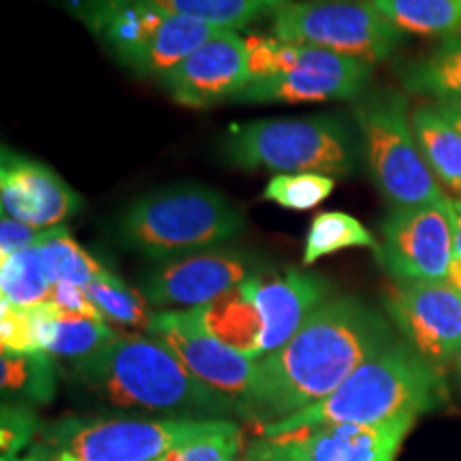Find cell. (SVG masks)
Segmentation results:
<instances>
[{"label": "cell", "mask_w": 461, "mask_h": 461, "mask_svg": "<svg viewBox=\"0 0 461 461\" xmlns=\"http://www.w3.org/2000/svg\"><path fill=\"white\" fill-rule=\"evenodd\" d=\"M395 338L393 322L376 308L353 295L331 297L282 348L257 361L241 419L261 429L302 412Z\"/></svg>", "instance_id": "1"}, {"label": "cell", "mask_w": 461, "mask_h": 461, "mask_svg": "<svg viewBox=\"0 0 461 461\" xmlns=\"http://www.w3.org/2000/svg\"><path fill=\"white\" fill-rule=\"evenodd\" d=\"M79 389L118 411L154 417L241 419L240 403L218 393L184 366L157 336H115L84 359L71 361Z\"/></svg>", "instance_id": "2"}, {"label": "cell", "mask_w": 461, "mask_h": 461, "mask_svg": "<svg viewBox=\"0 0 461 461\" xmlns=\"http://www.w3.org/2000/svg\"><path fill=\"white\" fill-rule=\"evenodd\" d=\"M445 400L447 374L395 338L325 400L257 431L258 436H282L319 425H376L402 414L420 417L440 408Z\"/></svg>", "instance_id": "3"}, {"label": "cell", "mask_w": 461, "mask_h": 461, "mask_svg": "<svg viewBox=\"0 0 461 461\" xmlns=\"http://www.w3.org/2000/svg\"><path fill=\"white\" fill-rule=\"evenodd\" d=\"M241 229V212L216 188L173 184L132 201L118 218L115 238L158 263L227 244Z\"/></svg>", "instance_id": "4"}, {"label": "cell", "mask_w": 461, "mask_h": 461, "mask_svg": "<svg viewBox=\"0 0 461 461\" xmlns=\"http://www.w3.org/2000/svg\"><path fill=\"white\" fill-rule=\"evenodd\" d=\"M221 152L235 169L353 176L361 137L336 113L250 120L229 126Z\"/></svg>", "instance_id": "5"}, {"label": "cell", "mask_w": 461, "mask_h": 461, "mask_svg": "<svg viewBox=\"0 0 461 461\" xmlns=\"http://www.w3.org/2000/svg\"><path fill=\"white\" fill-rule=\"evenodd\" d=\"M68 11L140 77L158 79L221 32L143 0H68Z\"/></svg>", "instance_id": "6"}, {"label": "cell", "mask_w": 461, "mask_h": 461, "mask_svg": "<svg viewBox=\"0 0 461 461\" xmlns=\"http://www.w3.org/2000/svg\"><path fill=\"white\" fill-rule=\"evenodd\" d=\"M250 82L235 103L357 101L372 77L370 62L312 45L248 37Z\"/></svg>", "instance_id": "7"}, {"label": "cell", "mask_w": 461, "mask_h": 461, "mask_svg": "<svg viewBox=\"0 0 461 461\" xmlns=\"http://www.w3.org/2000/svg\"><path fill=\"white\" fill-rule=\"evenodd\" d=\"M353 120L374 186L391 205H425L447 199L414 140L403 92L366 90L353 101Z\"/></svg>", "instance_id": "8"}, {"label": "cell", "mask_w": 461, "mask_h": 461, "mask_svg": "<svg viewBox=\"0 0 461 461\" xmlns=\"http://www.w3.org/2000/svg\"><path fill=\"white\" fill-rule=\"evenodd\" d=\"M229 419L95 414L43 423L37 442L79 461H158L176 448L214 434Z\"/></svg>", "instance_id": "9"}, {"label": "cell", "mask_w": 461, "mask_h": 461, "mask_svg": "<svg viewBox=\"0 0 461 461\" xmlns=\"http://www.w3.org/2000/svg\"><path fill=\"white\" fill-rule=\"evenodd\" d=\"M274 39L312 45L363 62L387 60L403 32L367 0H291L272 17Z\"/></svg>", "instance_id": "10"}, {"label": "cell", "mask_w": 461, "mask_h": 461, "mask_svg": "<svg viewBox=\"0 0 461 461\" xmlns=\"http://www.w3.org/2000/svg\"><path fill=\"white\" fill-rule=\"evenodd\" d=\"M402 414L376 425H319L282 436H257L244 461H397V453L417 423Z\"/></svg>", "instance_id": "11"}, {"label": "cell", "mask_w": 461, "mask_h": 461, "mask_svg": "<svg viewBox=\"0 0 461 461\" xmlns=\"http://www.w3.org/2000/svg\"><path fill=\"white\" fill-rule=\"evenodd\" d=\"M384 308L400 338L438 372L461 357V293L447 280H395Z\"/></svg>", "instance_id": "12"}, {"label": "cell", "mask_w": 461, "mask_h": 461, "mask_svg": "<svg viewBox=\"0 0 461 461\" xmlns=\"http://www.w3.org/2000/svg\"><path fill=\"white\" fill-rule=\"evenodd\" d=\"M263 272V263L250 252L210 248L149 265L140 276V293L149 305L193 310L216 302Z\"/></svg>", "instance_id": "13"}, {"label": "cell", "mask_w": 461, "mask_h": 461, "mask_svg": "<svg viewBox=\"0 0 461 461\" xmlns=\"http://www.w3.org/2000/svg\"><path fill=\"white\" fill-rule=\"evenodd\" d=\"M378 258L395 280H447L453 261L451 199L393 205L380 222Z\"/></svg>", "instance_id": "14"}, {"label": "cell", "mask_w": 461, "mask_h": 461, "mask_svg": "<svg viewBox=\"0 0 461 461\" xmlns=\"http://www.w3.org/2000/svg\"><path fill=\"white\" fill-rule=\"evenodd\" d=\"M148 333L169 344L184 366L207 387L238 403L244 400L255 378L257 361L212 336L194 308L154 312Z\"/></svg>", "instance_id": "15"}, {"label": "cell", "mask_w": 461, "mask_h": 461, "mask_svg": "<svg viewBox=\"0 0 461 461\" xmlns=\"http://www.w3.org/2000/svg\"><path fill=\"white\" fill-rule=\"evenodd\" d=\"M158 82L184 107L207 109L233 101L250 82L246 39L233 31H221L180 65L160 75Z\"/></svg>", "instance_id": "16"}, {"label": "cell", "mask_w": 461, "mask_h": 461, "mask_svg": "<svg viewBox=\"0 0 461 461\" xmlns=\"http://www.w3.org/2000/svg\"><path fill=\"white\" fill-rule=\"evenodd\" d=\"M246 286L263 321L261 359L282 348L333 297V286L325 276L303 269H286L282 274L265 269L246 280Z\"/></svg>", "instance_id": "17"}, {"label": "cell", "mask_w": 461, "mask_h": 461, "mask_svg": "<svg viewBox=\"0 0 461 461\" xmlns=\"http://www.w3.org/2000/svg\"><path fill=\"white\" fill-rule=\"evenodd\" d=\"M0 203L3 214L39 230L60 227L82 210V197L51 167L9 148L3 149L0 163Z\"/></svg>", "instance_id": "18"}, {"label": "cell", "mask_w": 461, "mask_h": 461, "mask_svg": "<svg viewBox=\"0 0 461 461\" xmlns=\"http://www.w3.org/2000/svg\"><path fill=\"white\" fill-rule=\"evenodd\" d=\"M414 140L438 184L461 197V131L436 103H420L411 112Z\"/></svg>", "instance_id": "19"}, {"label": "cell", "mask_w": 461, "mask_h": 461, "mask_svg": "<svg viewBox=\"0 0 461 461\" xmlns=\"http://www.w3.org/2000/svg\"><path fill=\"white\" fill-rule=\"evenodd\" d=\"M194 312L212 336L250 359H261L263 321L246 282L216 302L194 308Z\"/></svg>", "instance_id": "20"}, {"label": "cell", "mask_w": 461, "mask_h": 461, "mask_svg": "<svg viewBox=\"0 0 461 461\" xmlns=\"http://www.w3.org/2000/svg\"><path fill=\"white\" fill-rule=\"evenodd\" d=\"M403 88L434 103L461 105V37L442 39L400 71Z\"/></svg>", "instance_id": "21"}, {"label": "cell", "mask_w": 461, "mask_h": 461, "mask_svg": "<svg viewBox=\"0 0 461 461\" xmlns=\"http://www.w3.org/2000/svg\"><path fill=\"white\" fill-rule=\"evenodd\" d=\"M118 336L105 321L60 312L50 303L41 305V350L62 359H84Z\"/></svg>", "instance_id": "22"}, {"label": "cell", "mask_w": 461, "mask_h": 461, "mask_svg": "<svg viewBox=\"0 0 461 461\" xmlns=\"http://www.w3.org/2000/svg\"><path fill=\"white\" fill-rule=\"evenodd\" d=\"M397 31L420 37H461V0H367Z\"/></svg>", "instance_id": "23"}, {"label": "cell", "mask_w": 461, "mask_h": 461, "mask_svg": "<svg viewBox=\"0 0 461 461\" xmlns=\"http://www.w3.org/2000/svg\"><path fill=\"white\" fill-rule=\"evenodd\" d=\"M167 14L190 17L221 31H240L276 15L291 0H143Z\"/></svg>", "instance_id": "24"}, {"label": "cell", "mask_w": 461, "mask_h": 461, "mask_svg": "<svg viewBox=\"0 0 461 461\" xmlns=\"http://www.w3.org/2000/svg\"><path fill=\"white\" fill-rule=\"evenodd\" d=\"M0 384L9 403H48L56 393V367L48 353H9L0 359Z\"/></svg>", "instance_id": "25"}, {"label": "cell", "mask_w": 461, "mask_h": 461, "mask_svg": "<svg viewBox=\"0 0 461 461\" xmlns=\"http://www.w3.org/2000/svg\"><path fill=\"white\" fill-rule=\"evenodd\" d=\"M51 280L45 267L41 246L26 248L0 258V295L20 308H37L50 302Z\"/></svg>", "instance_id": "26"}, {"label": "cell", "mask_w": 461, "mask_h": 461, "mask_svg": "<svg viewBox=\"0 0 461 461\" xmlns=\"http://www.w3.org/2000/svg\"><path fill=\"white\" fill-rule=\"evenodd\" d=\"M346 248H372L376 255L380 250L374 235L355 216L346 212H321L308 229L303 267H310L322 257L336 255Z\"/></svg>", "instance_id": "27"}, {"label": "cell", "mask_w": 461, "mask_h": 461, "mask_svg": "<svg viewBox=\"0 0 461 461\" xmlns=\"http://www.w3.org/2000/svg\"><path fill=\"white\" fill-rule=\"evenodd\" d=\"M39 246H41L51 285L71 282V285L86 288L96 276L105 272V267L95 257L88 255L62 224L60 227L45 229Z\"/></svg>", "instance_id": "28"}, {"label": "cell", "mask_w": 461, "mask_h": 461, "mask_svg": "<svg viewBox=\"0 0 461 461\" xmlns=\"http://www.w3.org/2000/svg\"><path fill=\"white\" fill-rule=\"evenodd\" d=\"M86 295L99 310L103 321H112L115 325L135 327V330H149L154 312L148 310V302L143 295L129 285H124L118 276L103 272L86 286Z\"/></svg>", "instance_id": "29"}, {"label": "cell", "mask_w": 461, "mask_h": 461, "mask_svg": "<svg viewBox=\"0 0 461 461\" xmlns=\"http://www.w3.org/2000/svg\"><path fill=\"white\" fill-rule=\"evenodd\" d=\"M336 188L331 176L322 173H278L263 190V199L286 210H312Z\"/></svg>", "instance_id": "30"}, {"label": "cell", "mask_w": 461, "mask_h": 461, "mask_svg": "<svg viewBox=\"0 0 461 461\" xmlns=\"http://www.w3.org/2000/svg\"><path fill=\"white\" fill-rule=\"evenodd\" d=\"M244 431L229 419L214 434L188 442L158 461H244Z\"/></svg>", "instance_id": "31"}, {"label": "cell", "mask_w": 461, "mask_h": 461, "mask_svg": "<svg viewBox=\"0 0 461 461\" xmlns=\"http://www.w3.org/2000/svg\"><path fill=\"white\" fill-rule=\"evenodd\" d=\"M0 342L9 353H43L41 350V305L20 308L0 302Z\"/></svg>", "instance_id": "32"}, {"label": "cell", "mask_w": 461, "mask_h": 461, "mask_svg": "<svg viewBox=\"0 0 461 461\" xmlns=\"http://www.w3.org/2000/svg\"><path fill=\"white\" fill-rule=\"evenodd\" d=\"M41 420L32 406L26 403H3V414H0V448H3V459L17 457L28 445L37 442Z\"/></svg>", "instance_id": "33"}, {"label": "cell", "mask_w": 461, "mask_h": 461, "mask_svg": "<svg viewBox=\"0 0 461 461\" xmlns=\"http://www.w3.org/2000/svg\"><path fill=\"white\" fill-rule=\"evenodd\" d=\"M48 303L51 308L60 310V312L79 314V316H86V319L103 321L99 310L92 305L88 295H86V288L71 285V282H56V285L51 286Z\"/></svg>", "instance_id": "34"}, {"label": "cell", "mask_w": 461, "mask_h": 461, "mask_svg": "<svg viewBox=\"0 0 461 461\" xmlns=\"http://www.w3.org/2000/svg\"><path fill=\"white\" fill-rule=\"evenodd\" d=\"M41 235L43 230L17 221L14 216L3 214V218H0V258L37 246L41 241Z\"/></svg>", "instance_id": "35"}, {"label": "cell", "mask_w": 461, "mask_h": 461, "mask_svg": "<svg viewBox=\"0 0 461 461\" xmlns=\"http://www.w3.org/2000/svg\"><path fill=\"white\" fill-rule=\"evenodd\" d=\"M453 218V261L448 267L447 282L461 293V199H451Z\"/></svg>", "instance_id": "36"}, {"label": "cell", "mask_w": 461, "mask_h": 461, "mask_svg": "<svg viewBox=\"0 0 461 461\" xmlns=\"http://www.w3.org/2000/svg\"><path fill=\"white\" fill-rule=\"evenodd\" d=\"M51 457H54V451H51V448H48L45 445H41V442H37V445L31 448V453L26 455V457H20V455H17V457L3 459V461H51Z\"/></svg>", "instance_id": "37"}, {"label": "cell", "mask_w": 461, "mask_h": 461, "mask_svg": "<svg viewBox=\"0 0 461 461\" xmlns=\"http://www.w3.org/2000/svg\"><path fill=\"white\" fill-rule=\"evenodd\" d=\"M436 105L461 131V105H453V103H436Z\"/></svg>", "instance_id": "38"}, {"label": "cell", "mask_w": 461, "mask_h": 461, "mask_svg": "<svg viewBox=\"0 0 461 461\" xmlns=\"http://www.w3.org/2000/svg\"><path fill=\"white\" fill-rule=\"evenodd\" d=\"M51 461H79V459L73 457V455L67 453V451H56L54 457H51Z\"/></svg>", "instance_id": "39"}, {"label": "cell", "mask_w": 461, "mask_h": 461, "mask_svg": "<svg viewBox=\"0 0 461 461\" xmlns=\"http://www.w3.org/2000/svg\"><path fill=\"white\" fill-rule=\"evenodd\" d=\"M453 370H455V378H457V383L461 384V357H459V361L455 363V367H453Z\"/></svg>", "instance_id": "40"}]
</instances>
